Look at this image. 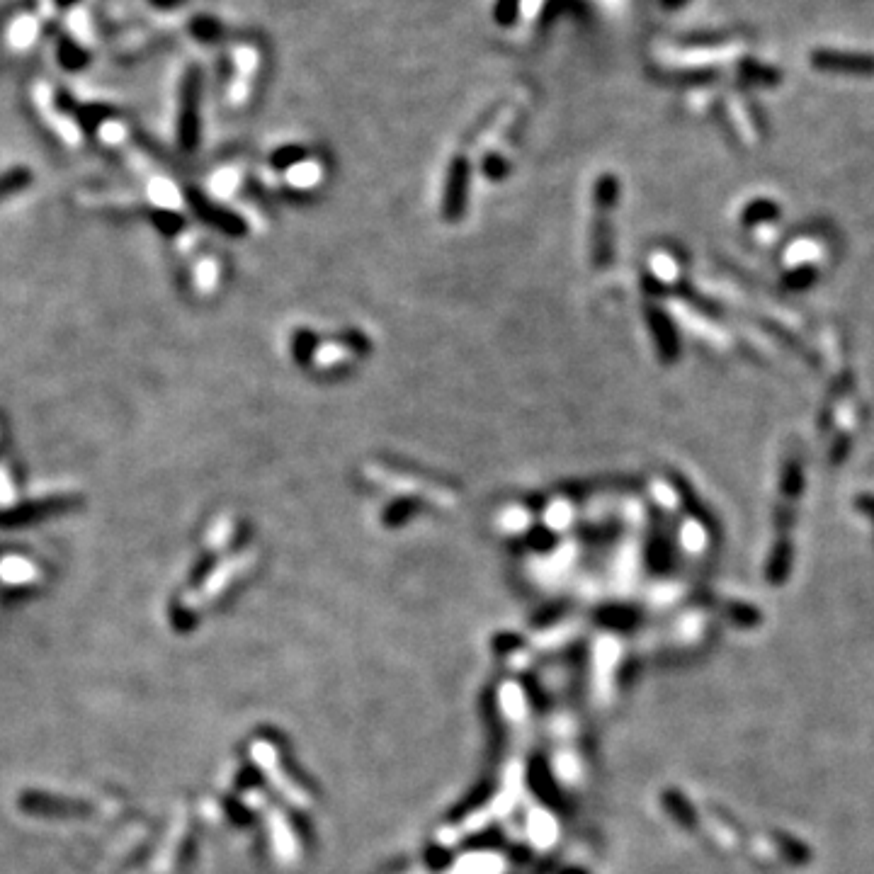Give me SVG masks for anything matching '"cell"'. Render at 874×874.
I'll return each instance as SVG.
<instances>
[{
    "label": "cell",
    "instance_id": "cell-2",
    "mask_svg": "<svg viewBox=\"0 0 874 874\" xmlns=\"http://www.w3.org/2000/svg\"><path fill=\"white\" fill-rule=\"evenodd\" d=\"M56 39H59V42H56V61H59L61 68L76 73L90 66V51L85 49L78 39L68 37V34H61V37Z\"/></svg>",
    "mask_w": 874,
    "mask_h": 874
},
{
    "label": "cell",
    "instance_id": "cell-4",
    "mask_svg": "<svg viewBox=\"0 0 874 874\" xmlns=\"http://www.w3.org/2000/svg\"><path fill=\"white\" fill-rule=\"evenodd\" d=\"M71 110L73 115H76V122L81 124L85 132H95L100 124H105L107 119L115 117L112 107L107 105H73Z\"/></svg>",
    "mask_w": 874,
    "mask_h": 874
},
{
    "label": "cell",
    "instance_id": "cell-3",
    "mask_svg": "<svg viewBox=\"0 0 874 874\" xmlns=\"http://www.w3.org/2000/svg\"><path fill=\"white\" fill-rule=\"evenodd\" d=\"M187 30H190L192 39H197L200 44H217L219 39L224 37V25H221L217 17H212V15L192 17V22Z\"/></svg>",
    "mask_w": 874,
    "mask_h": 874
},
{
    "label": "cell",
    "instance_id": "cell-9",
    "mask_svg": "<svg viewBox=\"0 0 874 874\" xmlns=\"http://www.w3.org/2000/svg\"><path fill=\"white\" fill-rule=\"evenodd\" d=\"M78 3H81V0H54V5L59 10H71V8H76Z\"/></svg>",
    "mask_w": 874,
    "mask_h": 874
},
{
    "label": "cell",
    "instance_id": "cell-8",
    "mask_svg": "<svg viewBox=\"0 0 874 874\" xmlns=\"http://www.w3.org/2000/svg\"><path fill=\"white\" fill-rule=\"evenodd\" d=\"M838 59H843V56L841 54L831 56V61H821L819 59V64L821 66H828V64H831V66H841V61H838ZM845 64H850L853 68H872V64H860V61H845Z\"/></svg>",
    "mask_w": 874,
    "mask_h": 874
},
{
    "label": "cell",
    "instance_id": "cell-1",
    "mask_svg": "<svg viewBox=\"0 0 874 874\" xmlns=\"http://www.w3.org/2000/svg\"><path fill=\"white\" fill-rule=\"evenodd\" d=\"M178 98V141L185 151L200 144V107H202V68L190 66L180 81Z\"/></svg>",
    "mask_w": 874,
    "mask_h": 874
},
{
    "label": "cell",
    "instance_id": "cell-10",
    "mask_svg": "<svg viewBox=\"0 0 874 874\" xmlns=\"http://www.w3.org/2000/svg\"><path fill=\"white\" fill-rule=\"evenodd\" d=\"M663 8H678V5H683L685 0H661Z\"/></svg>",
    "mask_w": 874,
    "mask_h": 874
},
{
    "label": "cell",
    "instance_id": "cell-6",
    "mask_svg": "<svg viewBox=\"0 0 874 874\" xmlns=\"http://www.w3.org/2000/svg\"><path fill=\"white\" fill-rule=\"evenodd\" d=\"M520 17V0H496L493 20L498 27H513Z\"/></svg>",
    "mask_w": 874,
    "mask_h": 874
},
{
    "label": "cell",
    "instance_id": "cell-5",
    "mask_svg": "<svg viewBox=\"0 0 874 874\" xmlns=\"http://www.w3.org/2000/svg\"><path fill=\"white\" fill-rule=\"evenodd\" d=\"M32 173L27 168H10L5 170L3 175H0V200L8 195H13V192L22 190V187L30 185Z\"/></svg>",
    "mask_w": 874,
    "mask_h": 874
},
{
    "label": "cell",
    "instance_id": "cell-7",
    "mask_svg": "<svg viewBox=\"0 0 874 874\" xmlns=\"http://www.w3.org/2000/svg\"><path fill=\"white\" fill-rule=\"evenodd\" d=\"M187 3V0H149V5H153V8L156 10H178V8H183V5Z\"/></svg>",
    "mask_w": 874,
    "mask_h": 874
}]
</instances>
